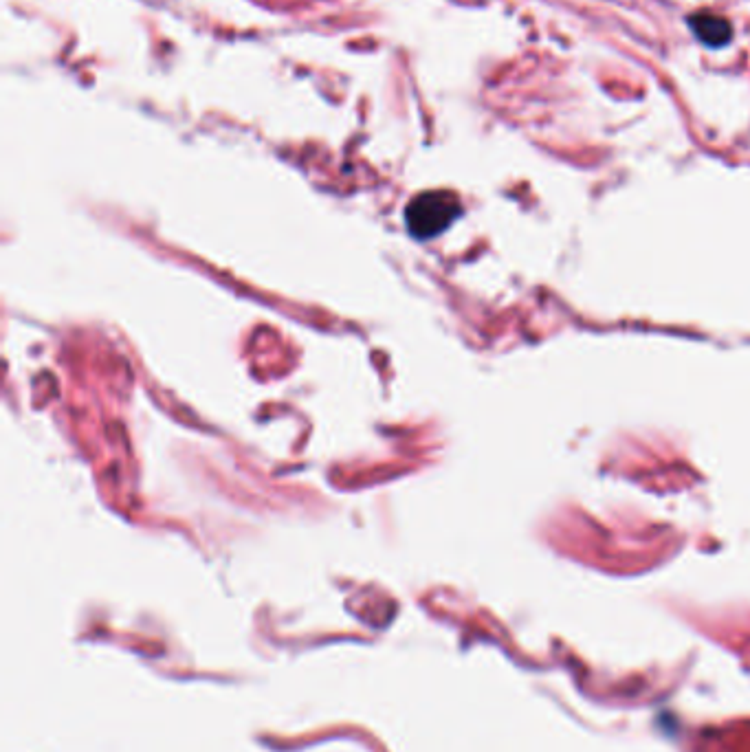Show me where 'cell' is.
I'll return each instance as SVG.
<instances>
[{"instance_id":"1","label":"cell","mask_w":750,"mask_h":752,"mask_svg":"<svg viewBox=\"0 0 750 752\" xmlns=\"http://www.w3.org/2000/svg\"><path fill=\"white\" fill-rule=\"evenodd\" d=\"M460 216V201L456 194L445 190L423 192L414 196L405 209V223L410 234L418 240H429L443 234Z\"/></svg>"},{"instance_id":"2","label":"cell","mask_w":750,"mask_h":752,"mask_svg":"<svg viewBox=\"0 0 750 752\" xmlns=\"http://www.w3.org/2000/svg\"><path fill=\"white\" fill-rule=\"evenodd\" d=\"M689 27L693 31V36L709 49H720L733 38L731 22L722 18L720 14H713V11H698V14H691Z\"/></svg>"}]
</instances>
